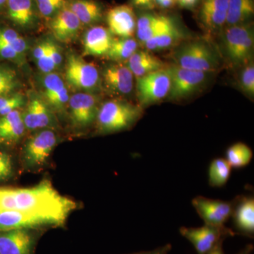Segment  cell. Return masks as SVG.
I'll return each instance as SVG.
<instances>
[{"label":"cell","mask_w":254,"mask_h":254,"mask_svg":"<svg viewBox=\"0 0 254 254\" xmlns=\"http://www.w3.org/2000/svg\"><path fill=\"white\" fill-rule=\"evenodd\" d=\"M228 0H201L198 17L200 23L210 32L220 31L226 23Z\"/></svg>","instance_id":"cell-20"},{"label":"cell","mask_w":254,"mask_h":254,"mask_svg":"<svg viewBox=\"0 0 254 254\" xmlns=\"http://www.w3.org/2000/svg\"><path fill=\"white\" fill-rule=\"evenodd\" d=\"M36 91L57 116L67 115L70 95L63 74L55 71L41 73L36 77Z\"/></svg>","instance_id":"cell-8"},{"label":"cell","mask_w":254,"mask_h":254,"mask_svg":"<svg viewBox=\"0 0 254 254\" xmlns=\"http://www.w3.org/2000/svg\"><path fill=\"white\" fill-rule=\"evenodd\" d=\"M175 23L173 18L159 15L158 19L153 24L143 29L136 30L137 38L140 43L144 44L145 42L149 41L159 33L168 29Z\"/></svg>","instance_id":"cell-33"},{"label":"cell","mask_w":254,"mask_h":254,"mask_svg":"<svg viewBox=\"0 0 254 254\" xmlns=\"http://www.w3.org/2000/svg\"><path fill=\"white\" fill-rule=\"evenodd\" d=\"M21 110H14L0 116V145L16 144L24 136L27 130L23 122Z\"/></svg>","instance_id":"cell-22"},{"label":"cell","mask_w":254,"mask_h":254,"mask_svg":"<svg viewBox=\"0 0 254 254\" xmlns=\"http://www.w3.org/2000/svg\"><path fill=\"white\" fill-rule=\"evenodd\" d=\"M155 3L162 9H169L176 4V0H155Z\"/></svg>","instance_id":"cell-43"},{"label":"cell","mask_w":254,"mask_h":254,"mask_svg":"<svg viewBox=\"0 0 254 254\" xmlns=\"http://www.w3.org/2000/svg\"><path fill=\"white\" fill-rule=\"evenodd\" d=\"M98 95L81 92L70 95L66 115L73 131H85L95 125L101 105Z\"/></svg>","instance_id":"cell-9"},{"label":"cell","mask_w":254,"mask_h":254,"mask_svg":"<svg viewBox=\"0 0 254 254\" xmlns=\"http://www.w3.org/2000/svg\"><path fill=\"white\" fill-rule=\"evenodd\" d=\"M215 254H225L222 250V242H220L215 248Z\"/></svg>","instance_id":"cell-45"},{"label":"cell","mask_w":254,"mask_h":254,"mask_svg":"<svg viewBox=\"0 0 254 254\" xmlns=\"http://www.w3.org/2000/svg\"><path fill=\"white\" fill-rule=\"evenodd\" d=\"M239 83L241 90L246 95L253 98L254 95V65L253 61L242 66Z\"/></svg>","instance_id":"cell-36"},{"label":"cell","mask_w":254,"mask_h":254,"mask_svg":"<svg viewBox=\"0 0 254 254\" xmlns=\"http://www.w3.org/2000/svg\"><path fill=\"white\" fill-rule=\"evenodd\" d=\"M65 83L73 93L99 95L102 91L100 71L96 65L88 63L83 57L73 51L66 55L64 64Z\"/></svg>","instance_id":"cell-3"},{"label":"cell","mask_w":254,"mask_h":254,"mask_svg":"<svg viewBox=\"0 0 254 254\" xmlns=\"http://www.w3.org/2000/svg\"><path fill=\"white\" fill-rule=\"evenodd\" d=\"M108 29L119 38H131L136 29V18L133 8L129 5L115 6L106 15Z\"/></svg>","instance_id":"cell-19"},{"label":"cell","mask_w":254,"mask_h":254,"mask_svg":"<svg viewBox=\"0 0 254 254\" xmlns=\"http://www.w3.org/2000/svg\"><path fill=\"white\" fill-rule=\"evenodd\" d=\"M198 2L199 0H176V4L187 9H193Z\"/></svg>","instance_id":"cell-42"},{"label":"cell","mask_w":254,"mask_h":254,"mask_svg":"<svg viewBox=\"0 0 254 254\" xmlns=\"http://www.w3.org/2000/svg\"><path fill=\"white\" fill-rule=\"evenodd\" d=\"M48 23L53 38L63 43L75 41L83 27L76 15L66 6L50 19Z\"/></svg>","instance_id":"cell-18"},{"label":"cell","mask_w":254,"mask_h":254,"mask_svg":"<svg viewBox=\"0 0 254 254\" xmlns=\"http://www.w3.org/2000/svg\"><path fill=\"white\" fill-rule=\"evenodd\" d=\"M113 38V35L108 28L98 25L91 26L83 35V55L105 57L110 49Z\"/></svg>","instance_id":"cell-21"},{"label":"cell","mask_w":254,"mask_h":254,"mask_svg":"<svg viewBox=\"0 0 254 254\" xmlns=\"http://www.w3.org/2000/svg\"><path fill=\"white\" fill-rule=\"evenodd\" d=\"M47 46L52 62L54 64L57 71H59L64 66V55L63 48L58 42L55 41L53 37H47Z\"/></svg>","instance_id":"cell-37"},{"label":"cell","mask_w":254,"mask_h":254,"mask_svg":"<svg viewBox=\"0 0 254 254\" xmlns=\"http://www.w3.org/2000/svg\"><path fill=\"white\" fill-rule=\"evenodd\" d=\"M0 211H1V210H0Z\"/></svg>","instance_id":"cell-47"},{"label":"cell","mask_w":254,"mask_h":254,"mask_svg":"<svg viewBox=\"0 0 254 254\" xmlns=\"http://www.w3.org/2000/svg\"><path fill=\"white\" fill-rule=\"evenodd\" d=\"M102 91L115 98H123L132 93L134 76L126 63H113L105 66L100 72Z\"/></svg>","instance_id":"cell-13"},{"label":"cell","mask_w":254,"mask_h":254,"mask_svg":"<svg viewBox=\"0 0 254 254\" xmlns=\"http://www.w3.org/2000/svg\"><path fill=\"white\" fill-rule=\"evenodd\" d=\"M182 38L183 33L175 23L168 29L145 42L143 45L147 50L150 51H160L171 48L181 41Z\"/></svg>","instance_id":"cell-28"},{"label":"cell","mask_w":254,"mask_h":254,"mask_svg":"<svg viewBox=\"0 0 254 254\" xmlns=\"http://www.w3.org/2000/svg\"><path fill=\"white\" fill-rule=\"evenodd\" d=\"M42 18L49 21L65 6L66 0H35Z\"/></svg>","instance_id":"cell-35"},{"label":"cell","mask_w":254,"mask_h":254,"mask_svg":"<svg viewBox=\"0 0 254 254\" xmlns=\"http://www.w3.org/2000/svg\"><path fill=\"white\" fill-rule=\"evenodd\" d=\"M133 6L144 9H152L155 7V0H131Z\"/></svg>","instance_id":"cell-40"},{"label":"cell","mask_w":254,"mask_h":254,"mask_svg":"<svg viewBox=\"0 0 254 254\" xmlns=\"http://www.w3.org/2000/svg\"><path fill=\"white\" fill-rule=\"evenodd\" d=\"M232 167L225 158H216L210 163L208 170V181L210 187L225 186L231 175Z\"/></svg>","instance_id":"cell-29"},{"label":"cell","mask_w":254,"mask_h":254,"mask_svg":"<svg viewBox=\"0 0 254 254\" xmlns=\"http://www.w3.org/2000/svg\"><path fill=\"white\" fill-rule=\"evenodd\" d=\"M234 223L237 230L248 236L254 233V198L253 196H242L235 200L233 213Z\"/></svg>","instance_id":"cell-24"},{"label":"cell","mask_w":254,"mask_h":254,"mask_svg":"<svg viewBox=\"0 0 254 254\" xmlns=\"http://www.w3.org/2000/svg\"><path fill=\"white\" fill-rule=\"evenodd\" d=\"M254 14V0H228L225 26L248 23Z\"/></svg>","instance_id":"cell-26"},{"label":"cell","mask_w":254,"mask_h":254,"mask_svg":"<svg viewBox=\"0 0 254 254\" xmlns=\"http://www.w3.org/2000/svg\"><path fill=\"white\" fill-rule=\"evenodd\" d=\"M126 64L136 79L164 68V64L148 51L136 50L127 60Z\"/></svg>","instance_id":"cell-25"},{"label":"cell","mask_w":254,"mask_h":254,"mask_svg":"<svg viewBox=\"0 0 254 254\" xmlns=\"http://www.w3.org/2000/svg\"><path fill=\"white\" fill-rule=\"evenodd\" d=\"M27 102L21 110L22 119L27 131L42 129L58 130L59 120L56 114L48 106L36 90L26 93Z\"/></svg>","instance_id":"cell-7"},{"label":"cell","mask_w":254,"mask_h":254,"mask_svg":"<svg viewBox=\"0 0 254 254\" xmlns=\"http://www.w3.org/2000/svg\"><path fill=\"white\" fill-rule=\"evenodd\" d=\"M175 64L187 69L210 73L218 69V55L203 41H190L179 47L173 55Z\"/></svg>","instance_id":"cell-6"},{"label":"cell","mask_w":254,"mask_h":254,"mask_svg":"<svg viewBox=\"0 0 254 254\" xmlns=\"http://www.w3.org/2000/svg\"><path fill=\"white\" fill-rule=\"evenodd\" d=\"M254 250L253 246L248 245L243 250L241 251L240 253L237 254H252V251Z\"/></svg>","instance_id":"cell-44"},{"label":"cell","mask_w":254,"mask_h":254,"mask_svg":"<svg viewBox=\"0 0 254 254\" xmlns=\"http://www.w3.org/2000/svg\"><path fill=\"white\" fill-rule=\"evenodd\" d=\"M12 157L4 150H0V182L9 180L14 175Z\"/></svg>","instance_id":"cell-38"},{"label":"cell","mask_w":254,"mask_h":254,"mask_svg":"<svg viewBox=\"0 0 254 254\" xmlns=\"http://www.w3.org/2000/svg\"><path fill=\"white\" fill-rule=\"evenodd\" d=\"M170 89V76L168 68L137 78L136 97L138 105L143 109L155 104L168 96Z\"/></svg>","instance_id":"cell-10"},{"label":"cell","mask_w":254,"mask_h":254,"mask_svg":"<svg viewBox=\"0 0 254 254\" xmlns=\"http://www.w3.org/2000/svg\"><path fill=\"white\" fill-rule=\"evenodd\" d=\"M76 207L73 200L60 194L47 179L28 188L0 187V210L50 214L66 220Z\"/></svg>","instance_id":"cell-1"},{"label":"cell","mask_w":254,"mask_h":254,"mask_svg":"<svg viewBox=\"0 0 254 254\" xmlns=\"http://www.w3.org/2000/svg\"><path fill=\"white\" fill-rule=\"evenodd\" d=\"M0 58L17 65H23L26 62V58L18 54L13 48L1 41H0Z\"/></svg>","instance_id":"cell-39"},{"label":"cell","mask_w":254,"mask_h":254,"mask_svg":"<svg viewBox=\"0 0 254 254\" xmlns=\"http://www.w3.org/2000/svg\"><path fill=\"white\" fill-rule=\"evenodd\" d=\"M138 43L134 38H114L105 58L117 63H127L138 48Z\"/></svg>","instance_id":"cell-27"},{"label":"cell","mask_w":254,"mask_h":254,"mask_svg":"<svg viewBox=\"0 0 254 254\" xmlns=\"http://www.w3.org/2000/svg\"><path fill=\"white\" fill-rule=\"evenodd\" d=\"M180 234L190 241L198 254H207L223 242L224 237L235 233L227 227H217L204 225L200 227H182Z\"/></svg>","instance_id":"cell-14"},{"label":"cell","mask_w":254,"mask_h":254,"mask_svg":"<svg viewBox=\"0 0 254 254\" xmlns=\"http://www.w3.org/2000/svg\"><path fill=\"white\" fill-rule=\"evenodd\" d=\"M7 0H0V10L2 9L4 6H6Z\"/></svg>","instance_id":"cell-46"},{"label":"cell","mask_w":254,"mask_h":254,"mask_svg":"<svg viewBox=\"0 0 254 254\" xmlns=\"http://www.w3.org/2000/svg\"><path fill=\"white\" fill-rule=\"evenodd\" d=\"M143 115L138 104L123 98H114L101 103L95 126L98 134L106 135L132 128Z\"/></svg>","instance_id":"cell-2"},{"label":"cell","mask_w":254,"mask_h":254,"mask_svg":"<svg viewBox=\"0 0 254 254\" xmlns=\"http://www.w3.org/2000/svg\"><path fill=\"white\" fill-rule=\"evenodd\" d=\"M192 205L205 225L223 227L232 217L235 200L229 202L197 196L192 200Z\"/></svg>","instance_id":"cell-15"},{"label":"cell","mask_w":254,"mask_h":254,"mask_svg":"<svg viewBox=\"0 0 254 254\" xmlns=\"http://www.w3.org/2000/svg\"><path fill=\"white\" fill-rule=\"evenodd\" d=\"M172 250V246L168 244L165 245L163 247H159V248L155 249L152 251H148V252H141L138 253H133L130 254H169L170 251Z\"/></svg>","instance_id":"cell-41"},{"label":"cell","mask_w":254,"mask_h":254,"mask_svg":"<svg viewBox=\"0 0 254 254\" xmlns=\"http://www.w3.org/2000/svg\"><path fill=\"white\" fill-rule=\"evenodd\" d=\"M21 85L18 72L14 68L0 64V97L20 91Z\"/></svg>","instance_id":"cell-32"},{"label":"cell","mask_w":254,"mask_h":254,"mask_svg":"<svg viewBox=\"0 0 254 254\" xmlns=\"http://www.w3.org/2000/svg\"><path fill=\"white\" fill-rule=\"evenodd\" d=\"M170 76V89L168 98L179 100L194 94L203 87L208 78V72L193 71L171 65L168 67Z\"/></svg>","instance_id":"cell-12"},{"label":"cell","mask_w":254,"mask_h":254,"mask_svg":"<svg viewBox=\"0 0 254 254\" xmlns=\"http://www.w3.org/2000/svg\"><path fill=\"white\" fill-rule=\"evenodd\" d=\"M222 46L225 57L234 66H245L252 61L254 48V32L251 23L227 26L222 36Z\"/></svg>","instance_id":"cell-5"},{"label":"cell","mask_w":254,"mask_h":254,"mask_svg":"<svg viewBox=\"0 0 254 254\" xmlns=\"http://www.w3.org/2000/svg\"><path fill=\"white\" fill-rule=\"evenodd\" d=\"M65 6L76 15L83 26H95L103 17V7L96 0H66Z\"/></svg>","instance_id":"cell-23"},{"label":"cell","mask_w":254,"mask_h":254,"mask_svg":"<svg viewBox=\"0 0 254 254\" xmlns=\"http://www.w3.org/2000/svg\"><path fill=\"white\" fill-rule=\"evenodd\" d=\"M6 7L8 18L20 29L31 31L39 28L42 16L35 0H7Z\"/></svg>","instance_id":"cell-17"},{"label":"cell","mask_w":254,"mask_h":254,"mask_svg":"<svg viewBox=\"0 0 254 254\" xmlns=\"http://www.w3.org/2000/svg\"><path fill=\"white\" fill-rule=\"evenodd\" d=\"M27 95L21 91L0 97V116H4L16 110L24 108Z\"/></svg>","instance_id":"cell-34"},{"label":"cell","mask_w":254,"mask_h":254,"mask_svg":"<svg viewBox=\"0 0 254 254\" xmlns=\"http://www.w3.org/2000/svg\"><path fill=\"white\" fill-rule=\"evenodd\" d=\"M65 221V219L50 214L16 210L0 211V231L17 229L37 230L44 227H60L63 226Z\"/></svg>","instance_id":"cell-11"},{"label":"cell","mask_w":254,"mask_h":254,"mask_svg":"<svg viewBox=\"0 0 254 254\" xmlns=\"http://www.w3.org/2000/svg\"><path fill=\"white\" fill-rule=\"evenodd\" d=\"M253 158V152L244 143H235L227 149L226 160L232 168H242L248 165Z\"/></svg>","instance_id":"cell-30"},{"label":"cell","mask_w":254,"mask_h":254,"mask_svg":"<svg viewBox=\"0 0 254 254\" xmlns=\"http://www.w3.org/2000/svg\"><path fill=\"white\" fill-rule=\"evenodd\" d=\"M38 237L31 229L0 231V254H34Z\"/></svg>","instance_id":"cell-16"},{"label":"cell","mask_w":254,"mask_h":254,"mask_svg":"<svg viewBox=\"0 0 254 254\" xmlns=\"http://www.w3.org/2000/svg\"><path fill=\"white\" fill-rule=\"evenodd\" d=\"M0 41L11 47L21 56L26 58L30 49L28 41L16 30L0 23Z\"/></svg>","instance_id":"cell-31"},{"label":"cell","mask_w":254,"mask_h":254,"mask_svg":"<svg viewBox=\"0 0 254 254\" xmlns=\"http://www.w3.org/2000/svg\"><path fill=\"white\" fill-rule=\"evenodd\" d=\"M60 138L56 130L42 129L32 132L21 151L23 169L28 172L41 171L46 166Z\"/></svg>","instance_id":"cell-4"}]
</instances>
